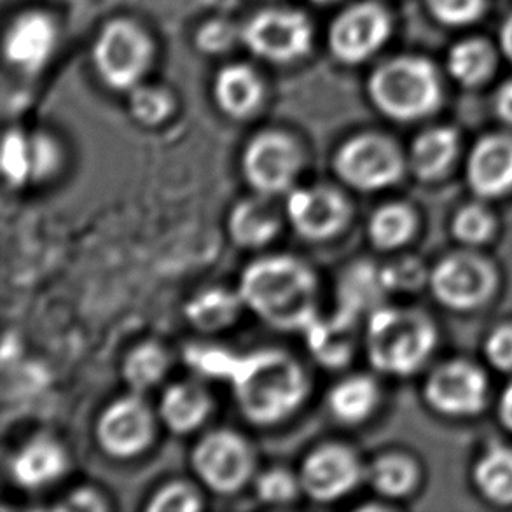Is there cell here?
I'll list each match as a JSON object with an SVG mask.
<instances>
[{
    "mask_svg": "<svg viewBox=\"0 0 512 512\" xmlns=\"http://www.w3.org/2000/svg\"><path fill=\"white\" fill-rule=\"evenodd\" d=\"M236 291L245 310L282 333H305L320 315L319 277L291 254L254 259L242 271Z\"/></svg>",
    "mask_w": 512,
    "mask_h": 512,
    "instance_id": "6da1fadb",
    "label": "cell"
},
{
    "mask_svg": "<svg viewBox=\"0 0 512 512\" xmlns=\"http://www.w3.org/2000/svg\"><path fill=\"white\" fill-rule=\"evenodd\" d=\"M229 385L240 415L263 429L291 420L312 392L298 357L275 346L242 353Z\"/></svg>",
    "mask_w": 512,
    "mask_h": 512,
    "instance_id": "7a4b0ae2",
    "label": "cell"
},
{
    "mask_svg": "<svg viewBox=\"0 0 512 512\" xmlns=\"http://www.w3.org/2000/svg\"><path fill=\"white\" fill-rule=\"evenodd\" d=\"M366 93L381 116L395 123H415L441 109L443 76L427 56H390L369 72Z\"/></svg>",
    "mask_w": 512,
    "mask_h": 512,
    "instance_id": "3957f363",
    "label": "cell"
},
{
    "mask_svg": "<svg viewBox=\"0 0 512 512\" xmlns=\"http://www.w3.org/2000/svg\"><path fill=\"white\" fill-rule=\"evenodd\" d=\"M436 331L425 315L415 310L381 305L367 315L364 345L371 366L380 373L406 376L429 359Z\"/></svg>",
    "mask_w": 512,
    "mask_h": 512,
    "instance_id": "277c9868",
    "label": "cell"
},
{
    "mask_svg": "<svg viewBox=\"0 0 512 512\" xmlns=\"http://www.w3.org/2000/svg\"><path fill=\"white\" fill-rule=\"evenodd\" d=\"M158 46L151 30L130 16H114L98 28L91 44V65L100 83L128 93L146 81L156 65Z\"/></svg>",
    "mask_w": 512,
    "mask_h": 512,
    "instance_id": "5b68a950",
    "label": "cell"
},
{
    "mask_svg": "<svg viewBox=\"0 0 512 512\" xmlns=\"http://www.w3.org/2000/svg\"><path fill=\"white\" fill-rule=\"evenodd\" d=\"M306 163L305 147L296 135L280 128L254 133L240 154V172L252 193L271 198L296 187Z\"/></svg>",
    "mask_w": 512,
    "mask_h": 512,
    "instance_id": "8992f818",
    "label": "cell"
},
{
    "mask_svg": "<svg viewBox=\"0 0 512 512\" xmlns=\"http://www.w3.org/2000/svg\"><path fill=\"white\" fill-rule=\"evenodd\" d=\"M242 44L250 55L273 65L305 60L315 44V27L305 11L271 6L250 14L240 27Z\"/></svg>",
    "mask_w": 512,
    "mask_h": 512,
    "instance_id": "52a82bcc",
    "label": "cell"
},
{
    "mask_svg": "<svg viewBox=\"0 0 512 512\" xmlns=\"http://www.w3.org/2000/svg\"><path fill=\"white\" fill-rule=\"evenodd\" d=\"M394 34V14L380 0H357L343 7L327 27L326 44L334 62L359 67L373 60Z\"/></svg>",
    "mask_w": 512,
    "mask_h": 512,
    "instance_id": "ba28073f",
    "label": "cell"
},
{
    "mask_svg": "<svg viewBox=\"0 0 512 512\" xmlns=\"http://www.w3.org/2000/svg\"><path fill=\"white\" fill-rule=\"evenodd\" d=\"M189 460L198 483L222 497L242 492L256 478L254 448L236 430H208L194 444Z\"/></svg>",
    "mask_w": 512,
    "mask_h": 512,
    "instance_id": "9c48e42d",
    "label": "cell"
},
{
    "mask_svg": "<svg viewBox=\"0 0 512 512\" xmlns=\"http://www.w3.org/2000/svg\"><path fill=\"white\" fill-rule=\"evenodd\" d=\"M333 172L345 186L374 193L401 179L404 156L394 140L383 133H355L336 149Z\"/></svg>",
    "mask_w": 512,
    "mask_h": 512,
    "instance_id": "30bf717a",
    "label": "cell"
},
{
    "mask_svg": "<svg viewBox=\"0 0 512 512\" xmlns=\"http://www.w3.org/2000/svg\"><path fill=\"white\" fill-rule=\"evenodd\" d=\"M158 425V411L144 399V394L130 390L100 411L95 423V439L107 457L132 460L153 446Z\"/></svg>",
    "mask_w": 512,
    "mask_h": 512,
    "instance_id": "8fae6325",
    "label": "cell"
},
{
    "mask_svg": "<svg viewBox=\"0 0 512 512\" xmlns=\"http://www.w3.org/2000/svg\"><path fill=\"white\" fill-rule=\"evenodd\" d=\"M285 219L306 242H329L352 222V203L331 184L296 186L285 194Z\"/></svg>",
    "mask_w": 512,
    "mask_h": 512,
    "instance_id": "7c38bea8",
    "label": "cell"
},
{
    "mask_svg": "<svg viewBox=\"0 0 512 512\" xmlns=\"http://www.w3.org/2000/svg\"><path fill=\"white\" fill-rule=\"evenodd\" d=\"M298 474L308 499L333 504L366 481V465L348 444L324 443L303 458Z\"/></svg>",
    "mask_w": 512,
    "mask_h": 512,
    "instance_id": "4fadbf2b",
    "label": "cell"
},
{
    "mask_svg": "<svg viewBox=\"0 0 512 512\" xmlns=\"http://www.w3.org/2000/svg\"><path fill=\"white\" fill-rule=\"evenodd\" d=\"M58 46V23L46 9L32 7L9 21L2 55L11 69L23 76H37L51 62Z\"/></svg>",
    "mask_w": 512,
    "mask_h": 512,
    "instance_id": "5bb4252c",
    "label": "cell"
},
{
    "mask_svg": "<svg viewBox=\"0 0 512 512\" xmlns=\"http://www.w3.org/2000/svg\"><path fill=\"white\" fill-rule=\"evenodd\" d=\"M485 374L469 362H450L430 374L425 397L432 408L451 416L474 415L486 402Z\"/></svg>",
    "mask_w": 512,
    "mask_h": 512,
    "instance_id": "9a60e30c",
    "label": "cell"
},
{
    "mask_svg": "<svg viewBox=\"0 0 512 512\" xmlns=\"http://www.w3.org/2000/svg\"><path fill=\"white\" fill-rule=\"evenodd\" d=\"M488 263L471 254H457L437 264L430 277L432 291L443 305L467 310L481 305L493 289Z\"/></svg>",
    "mask_w": 512,
    "mask_h": 512,
    "instance_id": "2e32d148",
    "label": "cell"
},
{
    "mask_svg": "<svg viewBox=\"0 0 512 512\" xmlns=\"http://www.w3.org/2000/svg\"><path fill=\"white\" fill-rule=\"evenodd\" d=\"M266 97V81L250 63L229 62L215 72L212 98L226 118L249 121L263 111Z\"/></svg>",
    "mask_w": 512,
    "mask_h": 512,
    "instance_id": "e0dca14e",
    "label": "cell"
},
{
    "mask_svg": "<svg viewBox=\"0 0 512 512\" xmlns=\"http://www.w3.org/2000/svg\"><path fill=\"white\" fill-rule=\"evenodd\" d=\"M277 198L254 193L236 201L226 219L229 240L238 249L259 250L277 240L284 226V208Z\"/></svg>",
    "mask_w": 512,
    "mask_h": 512,
    "instance_id": "ac0fdd59",
    "label": "cell"
},
{
    "mask_svg": "<svg viewBox=\"0 0 512 512\" xmlns=\"http://www.w3.org/2000/svg\"><path fill=\"white\" fill-rule=\"evenodd\" d=\"M14 485L37 492L55 485L69 471V455L55 437L35 436L16 450L11 458Z\"/></svg>",
    "mask_w": 512,
    "mask_h": 512,
    "instance_id": "d6986e66",
    "label": "cell"
},
{
    "mask_svg": "<svg viewBox=\"0 0 512 512\" xmlns=\"http://www.w3.org/2000/svg\"><path fill=\"white\" fill-rule=\"evenodd\" d=\"M156 411L165 429L175 436H189L207 423L214 397L200 381H173L163 388Z\"/></svg>",
    "mask_w": 512,
    "mask_h": 512,
    "instance_id": "ffe728a7",
    "label": "cell"
},
{
    "mask_svg": "<svg viewBox=\"0 0 512 512\" xmlns=\"http://www.w3.org/2000/svg\"><path fill=\"white\" fill-rule=\"evenodd\" d=\"M359 317L336 308L331 315H319L306 329L308 352L320 366L343 369L352 362L357 348Z\"/></svg>",
    "mask_w": 512,
    "mask_h": 512,
    "instance_id": "44dd1931",
    "label": "cell"
},
{
    "mask_svg": "<svg viewBox=\"0 0 512 512\" xmlns=\"http://www.w3.org/2000/svg\"><path fill=\"white\" fill-rule=\"evenodd\" d=\"M467 177L476 193L495 198L512 189V137L492 133L478 140L467 161Z\"/></svg>",
    "mask_w": 512,
    "mask_h": 512,
    "instance_id": "7402d4cb",
    "label": "cell"
},
{
    "mask_svg": "<svg viewBox=\"0 0 512 512\" xmlns=\"http://www.w3.org/2000/svg\"><path fill=\"white\" fill-rule=\"evenodd\" d=\"M499 44L483 35H469L455 42L446 55V72L458 86L476 90L490 83L499 70Z\"/></svg>",
    "mask_w": 512,
    "mask_h": 512,
    "instance_id": "603a6c76",
    "label": "cell"
},
{
    "mask_svg": "<svg viewBox=\"0 0 512 512\" xmlns=\"http://www.w3.org/2000/svg\"><path fill=\"white\" fill-rule=\"evenodd\" d=\"M245 310L238 291L205 287L194 292L184 305V319L201 334H217L235 326Z\"/></svg>",
    "mask_w": 512,
    "mask_h": 512,
    "instance_id": "cb8c5ba5",
    "label": "cell"
},
{
    "mask_svg": "<svg viewBox=\"0 0 512 512\" xmlns=\"http://www.w3.org/2000/svg\"><path fill=\"white\" fill-rule=\"evenodd\" d=\"M380 402V388L366 374H352L334 383L327 394V408L334 420L359 425L373 415Z\"/></svg>",
    "mask_w": 512,
    "mask_h": 512,
    "instance_id": "d4e9b609",
    "label": "cell"
},
{
    "mask_svg": "<svg viewBox=\"0 0 512 512\" xmlns=\"http://www.w3.org/2000/svg\"><path fill=\"white\" fill-rule=\"evenodd\" d=\"M385 292L388 291L381 270L374 264H352L341 273L338 282V308L360 319L380 308Z\"/></svg>",
    "mask_w": 512,
    "mask_h": 512,
    "instance_id": "484cf974",
    "label": "cell"
},
{
    "mask_svg": "<svg viewBox=\"0 0 512 512\" xmlns=\"http://www.w3.org/2000/svg\"><path fill=\"white\" fill-rule=\"evenodd\" d=\"M172 367V357L160 341H140L126 352L121 364V376L128 388L137 394H147L160 387Z\"/></svg>",
    "mask_w": 512,
    "mask_h": 512,
    "instance_id": "4316f807",
    "label": "cell"
},
{
    "mask_svg": "<svg viewBox=\"0 0 512 512\" xmlns=\"http://www.w3.org/2000/svg\"><path fill=\"white\" fill-rule=\"evenodd\" d=\"M458 153V133L450 126H436L420 133L409 151V163L420 179L443 175Z\"/></svg>",
    "mask_w": 512,
    "mask_h": 512,
    "instance_id": "83f0119b",
    "label": "cell"
},
{
    "mask_svg": "<svg viewBox=\"0 0 512 512\" xmlns=\"http://www.w3.org/2000/svg\"><path fill=\"white\" fill-rule=\"evenodd\" d=\"M128 114L137 125L158 128L172 119L177 111V97L167 86L144 83L126 93Z\"/></svg>",
    "mask_w": 512,
    "mask_h": 512,
    "instance_id": "f1b7e54d",
    "label": "cell"
},
{
    "mask_svg": "<svg viewBox=\"0 0 512 512\" xmlns=\"http://www.w3.org/2000/svg\"><path fill=\"white\" fill-rule=\"evenodd\" d=\"M415 224V215L406 205L387 203L374 210L367 224V235L376 249H397L411 238Z\"/></svg>",
    "mask_w": 512,
    "mask_h": 512,
    "instance_id": "f546056e",
    "label": "cell"
},
{
    "mask_svg": "<svg viewBox=\"0 0 512 512\" xmlns=\"http://www.w3.org/2000/svg\"><path fill=\"white\" fill-rule=\"evenodd\" d=\"M418 472L409 458L402 455H381L366 467V481L374 492L388 499H397L411 492Z\"/></svg>",
    "mask_w": 512,
    "mask_h": 512,
    "instance_id": "4dcf8cb0",
    "label": "cell"
},
{
    "mask_svg": "<svg viewBox=\"0 0 512 512\" xmlns=\"http://www.w3.org/2000/svg\"><path fill=\"white\" fill-rule=\"evenodd\" d=\"M479 490L499 504H512V450L493 446L474 471Z\"/></svg>",
    "mask_w": 512,
    "mask_h": 512,
    "instance_id": "1f68e13d",
    "label": "cell"
},
{
    "mask_svg": "<svg viewBox=\"0 0 512 512\" xmlns=\"http://www.w3.org/2000/svg\"><path fill=\"white\" fill-rule=\"evenodd\" d=\"M240 357L242 353L215 343H191L184 350L187 366L203 380H231Z\"/></svg>",
    "mask_w": 512,
    "mask_h": 512,
    "instance_id": "d6a6232c",
    "label": "cell"
},
{
    "mask_svg": "<svg viewBox=\"0 0 512 512\" xmlns=\"http://www.w3.org/2000/svg\"><path fill=\"white\" fill-rule=\"evenodd\" d=\"M252 486L257 500L264 506H292L294 502H298L301 495H305L298 472H292L287 467L266 469L257 474Z\"/></svg>",
    "mask_w": 512,
    "mask_h": 512,
    "instance_id": "836d02e7",
    "label": "cell"
},
{
    "mask_svg": "<svg viewBox=\"0 0 512 512\" xmlns=\"http://www.w3.org/2000/svg\"><path fill=\"white\" fill-rule=\"evenodd\" d=\"M205 507L200 486L184 479H172L163 483L149 497L146 511L149 512H198Z\"/></svg>",
    "mask_w": 512,
    "mask_h": 512,
    "instance_id": "e575fe53",
    "label": "cell"
},
{
    "mask_svg": "<svg viewBox=\"0 0 512 512\" xmlns=\"http://www.w3.org/2000/svg\"><path fill=\"white\" fill-rule=\"evenodd\" d=\"M30 139V182H46L60 173L63 167V147L53 133L35 130Z\"/></svg>",
    "mask_w": 512,
    "mask_h": 512,
    "instance_id": "d590c367",
    "label": "cell"
},
{
    "mask_svg": "<svg viewBox=\"0 0 512 512\" xmlns=\"http://www.w3.org/2000/svg\"><path fill=\"white\" fill-rule=\"evenodd\" d=\"M2 173L11 187L30 182V139L20 128H9L2 139Z\"/></svg>",
    "mask_w": 512,
    "mask_h": 512,
    "instance_id": "8d00e7d4",
    "label": "cell"
},
{
    "mask_svg": "<svg viewBox=\"0 0 512 512\" xmlns=\"http://www.w3.org/2000/svg\"><path fill=\"white\" fill-rule=\"evenodd\" d=\"M488 0H425L430 18L448 28L471 27L485 18Z\"/></svg>",
    "mask_w": 512,
    "mask_h": 512,
    "instance_id": "74e56055",
    "label": "cell"
},
{
    "mask_svg": "<svg viewBox=\"0 0 512 512\" xmlns=\"http://www.w3.org/2000/svg\"><path fill=\"white\" fill-rule=\"evenodd\" d=\"M236 42H242L240 27L224 18L203 21L194 34V46L208 56L226 55L235 48Z\"/></svg>",
    "mask_w": 512,
    "mask_h": 512,
    "instance_id": "f35d334b",
    "label": "cell"
},
{
    "mask_svg": "<svg viewBox=\"0 0 512 512\" xmlns=\"http://www.w3.org/2000/svg\"><path fill=\"white\" fill-rule=\"evenodd\" d=\"M453 231L460 242L469 243V245L486 242L492 236V215L488 214L485 208H464L455 219Z\"/></svg>",
    "mask_w": 512,
    "mask_h": 512,
    "instance_id": "ab89813d",
    "label": "cell"
},
{
    "mask_svg": "<svg viewBox=\"0 0 512 512\" xmlns=\"http://www.w3.org/2000/svg\"><path fill=\"white\" fill-rule=\"evenodd\" d=\"M53 509L62 512H105L111 509V504L105 499L104 493L97 488L77 486L62 497Z\"/></svg>",
    "mask_w": 512,
    "mask_h": 512,
    "instance_id": "60d3db41",
    "label": "cell"
},
{
    "mask_svg": "<svg viewBox=\"0 0 512 512\" xmlns=\"http://www.w3.org/2000/svg\"><path fill=\"white\" fill-rule=\"evenodd\" d=\"M387 291H411L422 284L423 270L416 261H399L381 268Z\"/></svg>",
    "mask_w": 512,
    "mask_h": 512,
    "instance_id": "b9f144b4",
    "label": "cell"
},
{
    "mask_svg": "<svg viewBox=\"0 0 512 512\" xmlns=\"http://www.w3.org/2000/svg\"><path fill=\"white\" fill-rule=\"evenodd\" d=\"M486 355L493 366L512 369V327H500L486 343Z\"/></svg>",
    "mask_w": 512,
    "mask_h": 512,
    "instance_id": "7bdbcfd3",
    "label": "cell"
},
{
    "mask_svg": "<svg viewBox=\"0 0 512 512\" xmlns=\"http://www.w3.org/2000/svg\"><path fill=\"white\" fill-rule=\"evenodd\" d=\"M493 109L500 121L512 126V77L500 84L493 95Z\"/></svg>",
    "mask_w": 512,
    "mask_h": 512,
    "instance_id": "ee69618b",
    "label": "cell"
},
{
    "mask_svg": "<svg viewBox=\"0 0 512 512\" xmlns=\"http://www.w3.org/2000/svg\"><path fill=\"white\" fill-rule=\"evenodd\" d=\"M502 58L512 65V11L507 14L506 20H502L499 28V37H497Z\"/></svg>",
    "mask_w": 512,
    "mask_h": 512,
    "instance_id": "f6af8a7d",
    "label": "cell"
},
{
    "mask_svg": "<svg viewBox=\"0 0 512 512\" xmlns=\"http://www.w3.org/2000/svg\"><path fill=\"white\" fill-rule=\"evenodd\" d=\"M500 418L512 430V385H509L500 401Z\"/></svg>",
    "mask_w": 512,
    "mask_h": 512,
    "instance_id": "bcb514c9",
    "label": "cell"
},
{
    "mask_svg": "<svg viewBox=\"0 0 512 512\" xmlns=\"http://www.w3.org/2000/svg\"><path fill=\"white\" fill-rule=\"evenodd\" d=\"M313 4H317V6H333V4H338L341 0H310Z\"/></svg>",
    "mask_w": 512,
    "mask_h": 512,
    "instance_id": "7dc6e473",
    "label": "cell"
}]
</instances>
